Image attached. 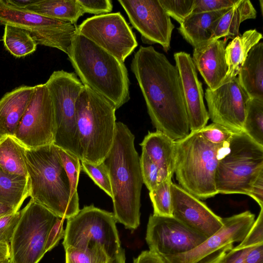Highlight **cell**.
<instances>
[{"label":"cell","instance_id":"cell-31","mask_svg":"<svg viewBox=\"0 0 263 263\" xmlns=\"http://www.w3.org/2000/svg\"><path fill=\"white\" fill-rule=\"evenodd\" d=\"M243 132L263 146V98H250L246 103Z\"/></svg>","mask_w":263,"mask_h":263},{"label":"cell","instance_id":"cell-19","mask_svg":"<svg viewBox=\"0 0 263 263\" xmlns=\"http://www.w3.org/2000/svg\"><path fill=\"white\" fill-rule=\"evenodd\" d=\"M174 57L181 81L190 132H197L206 126L209 120L202 83L190 54L180 51L175 53Z\"/></svg>","mask_w":263,"mask_h":263},{"label":"cell","instance_id":"cell-10","mask_svg":"<svg viewBox=\"0 0 263 263\" xmlns=\"http://www.w3.org/2000/svg\"><path fill=\"white\" fill-rule=\"evenodd\" d=\"M21 211L10 242L9 263H38L49 233L58 217L30 199Z\"/></svg>","mask_w":263,"mask_h":263},{"label":"cell","instance_id":"cell-37","mask_svg":"<svg viewBox=\"0 0 263 263\" xmlns=\"http://www.w3.org/2000/svg\"><path fill=\"white\" fill-rule=\"evenodd\" d=\"M170 16L180 24L193 11L194 0H159Z\"/></svg>","mask_w":263,"mask_h":263},{"label":"cell","instance_id":"cell-24","mask_svg":"<svg viewBox=\"0 0 263 263\" xmlns=\"http://www.w3.org/2000/svg\"><path fill=\"white\" fill-rule=\"evenodd\" d=\"M239 84L250 98H263V43L249 51L238 74Z\"/></svg>","mask_w":263,"mask_h":263},{"label":"cell","instance_id":"cell-25","mask_svg":"<svg viewBox=\"0 0 263 263\" xmlns=\"http://www.w3.org/2000/svg\"><path fill=\"white\" fill-rule=\"evenodd\" d=\"M13 1L28 10L74 25L85 14L77 0H29L26 3Z\"/></svg>","mask_w":263,"mask_h":263},{"label":"cell","instance_id":"cell-16","mask_svg":"<svg viewBox=\"0 0 263 263\" xmlns=\"http://www.w3.org/2000/svg\"><path fill=\"white\" fill-rule=\"evenodd\" d=\"M132 26L140 33L142 42L159 44L166 52L174 25L159 0H118Z\"/></svg>","mask_w":263,"mask_h":263},{"label":"cell","instance_id":"cell-51","mask_svg":"<svg viewBox=\"0 0 263 263\" xmlns=\"http://www.w3.org/2000/svg\"><path fill=\"white\" fill-rule=\"evenodd\" d=\"M259 3H260L261 12V13L262 14L263 1H262V0L259 1Z\"/></svg>","mask_w":263,"mask_h":263},{"label":"cell","instance_id":"cell-42","mask_svg":"<svg viewBox=\"0 0 263 263\" xmlns=\"http://www.w3.org/2000/svg\"><path fill=\"white\" fill-rule=\"evenodd\" d=\"M84 13L99 15L109 13L113 6L110 0H77Z\"/></svg>","mask_w":263,"mask_h":263},{"label":"cell","instance_id":"cell-40","mask_svg":"<svg viewBox=\"0 0 263 263\" xmlns=\"http://www.w3.org/2000/svg\"><path fill=\"white\" fill-rule=\"evenodd\" d=\"M21 211L0 218V242L10 244L15 228L20 218Z\"/></svg>","mask_w":263,"mask_h":263},{"label":"cell","instance_id":"cell-1","mask_svg":"<svg viewBox=\"0 0 263 263\" xmlns=\"http://www.w3.org/2000/svg\"><path fill=\"white\" fill-rule=\"evenodd\" d=\"M130 68L144 97L152 123L176 141L190 128L178 70L152 46H140Z\"/></svg>","mask_w":263,"mask_h":263},{"label":"cell","instance_id":"cell-48","mask_svg":"<svg viewBox=\"0 0 263 263\" xmlns=\"http://www.w3.org/2000/svg\"><path fill=\"white\" fill-rule=\"evenodd\" d=\"M10 258V246L0 242V261H8Z\"/></svg>","mask_w":263,"mask_h":263},{"label":"cell","instance_id":"cell-8","mask_svg":"<svg viewBox=\"0 0 263 263\" xmlns=\"http://www.w3.org/2000/svg\"><path fill=\"white\" fill-rule=\"evenodd\" d=\"M116 222L113 213L93 204L85 206L67 219L64 248L100 245L111 259L121 248Z\"/></svg>","mask_w":263,"mask_h":263},{"label":"cell","instance_id":"cell-5","mask_svg":"<svg viewBox=\"0 0 263 263\" xmlns=\"http://www.w3.org/2000/svg\"><path fill=\"white\" fill-rule=\"evenodd\" d=\"M115 106L84 86L76 102L77 151L80 161L98 164L110 151L115 138Z\"/></svg>","mask_w":263,"mask_h":263},{"label":"cell","instance_id":"cell-27","mask_svg":"<svg viewBox=\"0 0 263 263\" xmlns=\"http://www.w3.org/2000/svg\"><path fill=\"white\" fill-rule=\"evenodd\" d=\"M256 14V10L250 1L237 0L219 18L210 40L234 39L239 34L240 24L247 20L255 18Z\"/></svg>","mask_w":263,"mask_h":263},{"label":"cell","instance_id":"cell-32","mask_svg":"<svg viewBox=\"0 0 263 263\" xmlns=\"http://www.w3.org/2000/svg\"><path fill=\"white\" fill-rule=\"evenodd\" d=\"M65 250L66 263H108L111 259L100 245L78 248L69 247Z\"/></svg>","mask_w":263,"mask_h":263},{"label":"cell","instance_id":"cell-14","mask_svg":"<svg viewBox=\"0 0 263 263\" xmlns=\"http://www.w3.org/2000/svg\"><path fill=\"white\" fill-rule=\"evenodd\" d=\"M55 121L53 106L45 84L34 86L30 102L14 137L27 148L53 144Z\"/></svg>","mask_w":263,"mask_h":263},{"label":"cell","instance_id":"cell-28","mask_svg":"<svg viewBox=\"0 0 263 263\" xmlns=\"http://www.w3.org/2000/svg\"><path fill=\"white\" fill-rule=\"evenodd\" d=\"M29 196L28 177L9 174L0 167V203L12 208L17 212Z\"/></svg>","mask_w":263,"mask_h":263},{"label":"cell","instance_id":"cell-4","mask_svg":"<svg viewBox=\"0 0 263 263\" xmlns=\"http://www.w3.org/2000/svg\"><path fill=\"white\" fill-rule=\"evenodd\" d=\"M25 156L31 199L64 219L77 214L79 211L70 202V182L58 147L51 144L26 148Z\"/></svg>","mask_w":263,"mask_h":263},{"label":"cell","instance_id":"cell-39","mask_svg":"<svg viewBox=\"0 0 263 263\" xmlns=\"http://www.w3.org/2000/svg\"><path fill=\"white\" fill-rule=\"evenodd\" d=\"M263 242V208L244 239L236 247H250Z\"/></svg>","mask_w":263,"mask_h":263},{"label":"cell","instance_id":"cell-22","mask_svg":"<svg viewBox=\"0 0 263 263\" xmlns=\"http://www.w3.org/2000/svg\"><path fill=\"white\" fill-rule=\"evenodd\" d=\"M140 145L142 152L158 166L164 178L172 179L174 174L175 141L156 130L148 132Z\"/></svg>","mask_w":263,"mask_h":263},{"label":"cell","instance_id":"cell-21","mask_svg":"<svg viewBox=\"0 0 263 263\" xmlns=\"http://www.w3.org/2000/svg\"><path fill=\"white\" fill-rule=\"evenodd\" d=\"M34 86L22 85L6 92L0 99V138L14 137L30 102Z\"/></svg>","mask_w":263,"mask_h":263},{"label":"cell","instance_id":"cell-47","mask_svg":"<svg viewBox=\"0 0 263 263\" xmlns=\"http://www.w3.org/2000/svg\"><path fill=\"white\" fill-rule=\"evenodd\" d=\"M244 263H263V242L250 248L245 257Z\"/></svg>","mask_w":263,"mask_h":263},{"label":"cell","instance_id":"cell-9","mask_svg":"<svg viewBox=\"0 0 263 263\" xmlns=\"http://www.w3.org/2000/svg\"><path fill=\"white\" fill-rule=\"evenodd\" d=\"M45 84L54 111L53 144L78 157L76 102L84 85L74 72L63 70L53 71Z\"/></svg>","mask_w":263,"mask_h":263},{"label":"cell","instance_id":"cell-11","mask_svg":"<svg viewBox=\"0 0 263 263\" xmlns=\"http://www.w3.org/2000/svg\"><path fill=\"white\" fill-rule=\"evenodd\" d=\"M0 24L26 30L37 45L57 48L66 53L77 27L28 10L13 0H0Z\"/></svg>","mask_w":263,"mask_h":263},{"label":"cell","instance_id":"cell-46","mask_svg":"<svg viewBox=\"0 0 263 263\" xmlns=\"http://www.w3.org/2000/svg\"><path fill=\"white\" fill-rule=\"evenodd\" d=\"M134 263H167L160 255L152 251H144L134 260Z\"/></svg>","mask_w":263,"mask_h":263},{"label":"cell","instance_id":"cell-38","mask_svg":"<svg viewBox=\"0 0 263 263\" xmlns=\"http://www.w3.org/2000/svg\"><path fill=\"white\" fill-rule=\"evenodd\" d=\"M198 132L207 141L216 145L228 143L234 133L228 128L215 123L205 126Z\"/></svg>","mask_w":263,"mask_h":263},{"label":"cell","instance_id":"cell-35","mask_svg":"<svg viewBox=\"0 0 263 263\" xmlns=\"http://www.w3.org/2000/svg\"><path fill=\"white\" fill-rule=\"evenodd\" d=\"M81 168L100 189L112 198V193L107 169L102 162L98 164L81 161Z\"/></svg>","mask_w":263,"mask_h":263},{"label":"cell","instance_id":"cell-43","mask_svg":"<svg viewBox=\"0 0 263 263\" xmlns=\"http://www.w3.org/2000/svg\"><path fill=\"white\" fill-rule=\"evenodd\" d=\"M64 219L58 217L51 228L48 235L46 245L45 252L51 251L58 245L60 240L64 238L65 230L63 229Z\"/></svg>","mask_w":263,"mask_h":263},{"label":"cell","instance_id":"cell-26","mask_svg":"<svg viewBox=\"0 0 263 263\" xmlns=\"http://www.w3.org/2000/svg\"><path fill=\"white\" fill-rule=\"evenodd\" d=\"M262 39V35L256 29H250L242 34H239L229 42L225 49L228 69L222 84L237 77L249 51Z\"/></svg>","mask_w":263,"mask_h":263},{"label":"cell","instance_id":"cell-3","mask_svg":"<svg viewBox=\"0 0 263 263\" xmlns=\"http://www.w3.org/2000/svg\"><path fill=\"white\" fill-rule=\"evenodd\" d=\"M81 83L118 109L130 99L129 80L124 63L76 33L67 53Z\"/></svg>","mask_w":263,"mask_h":263},{"label":"cell","instance_id":"cell-30","mask_svg":"<svg viewBox=\"0 0 263 263\" xmlns=\"http://www.w3.org/2000/svg\"><path fill=\"white\" fill-rule=\"evenodd\" d=\"M2 40L6 49L17 58L33 53L37 45L26 30L12 25L5 26Z\"/></svg>","mask_w":263,"mask_h":263},{"label":"cell","instance_id":"cell-45","mask_svg":"<svg viewBox=\"0 0 263 263\" xmlns=\"http://www.w3.org/2000/svg\"><path fill=\"white\" fill-rule=\"evenodd\" d=\"M248 196L255 200L260 208H263V173L255 180Z\"/></svg>","mask_w":263,"mask_h":263},{"label":"cell","instance_id":"cell-15","mask_svg":"<svg viewBox=\"0 0 263 263\" xmlns=\"http://www.w3.org/2000/svg\"><path fill=\"white\" fill-rule=\"evenodd\" d=\"M206 238L173 216L153 214L149 217L145 240L149 250L162 256L189 252Z\"/></svg>","mask_w":263,"mask_h":263},{"label":"cell","instance_id":"cell-34","mask_svg":"<svg viewBox=\"0 0 263 263\" xmlns=\"http://www.w3.org/2000/svg\"><path fill=\"white\" fill-rule=\"evenodd\" d=\"M172 179H167L149 191L154 214L162 216H173L171 193Z\"/></svg>","mask_w":263,"mask_h":263},{"label":"cell","instance_id":"cell-18","mask_svg":"<svg viewBox=\"0 0 263 263\" xmlns=\"http://www.w3.org/2000/svg\"><path fill=\"white\" fill-rule=\"evenodd\" d=\"M173 217L194 232L208 238L223 226L222 218L179 185H171Z\"/></svg>","mask_w":263,"mask_h":263},{"label":"cell","instance_id":"cell-52","mask_svg":"<svg viewBox=\"0 0 263 263\" xmlns=\"http://www.w3.org/2000/svg\"><path fill=\"white\" fill-rule=\"evenodd\" d=\"M0 263H9V260H8V261H0Z\"/></svg>","mask_w":263,"mask_h":263},{"label":"cell","instance_id":"cell-23","mask_svg":"<svg viewBox=\"0 0 263 263\" xmlns=\"http://www.w3.org/2000/svg\"><path fill=\"white\" fill-rule=\"evenodd\" d=\"M229 8L191 13L180 24L178 31L187 42L195 47L211 39L218 20Z\"/></svg>","mask_w":263,"mask_h":263},{"label":"cell","instance_id":"cell-13","mask_svg":"<svg viewBox=\"0 0 263 263\" xmlns=\"http://www.w3.org/2000/svg\"><path fill=\"white\" fill-rule=\"evenodd\" d=\"M77 33L123 63L138 46L135 34L120 12L87 18L77 27Z\"/></svg>","mask_w":263,"mask_h":263},{"label":"cell","instance_id":"cell-44","mask_svg":"<svg viewBox=\"0 0 263 263\" xmlns=\"http://www.w3.org/2000/svg\"><path fill=\"white\" fill-rule=\"evenodd\" d=\"M251 247L239 248L236 246L227 253L221 263H244L245 257Z\"/></svg>","mask_w":263,"mask_h":263},{"label":"cell","instance_id":"cell-2","mask_svg":"<svg viewBox=\"0 0 263 263\" xmlns=\"http://www.w3.org/2000/svg\"><path fill=\"white\" fill-rule=\"evenodd\" d=\"M134 141L135 136L127 125L117 122L112 146L102 162L110 178L115 219L131 230L140 224L143 184L140 157Z\"/></svg>","mask_w":263,"mask_h":263},{"label":"cell","instance_id":"cell-36","mask_svg":"<svg viewBox=\"0 0 263 263\" xmlns=\"http://www.w3.org/2000/svg\"><path fill=\"white\" fill-rule=\"evenodd\" d=\"M140 159L143 183L149 191L154 190L161 182L167 180L164 178L159 168L146 153L142 152Z\"/></svg>","mask_w":263,"mask_h":263},{"label":"cell","instance_id":"cell-49","mask_svg":"<svg viewBox=\"0 0 263 263\" xmlns=\"http://www.w3.org/2000/svg\"><path fill=\"white\" fill-rule=\"evenodd\" d=\"M108 263H126L124 250L121 248L118 253Z\"/></svg>","mask_w":263,"mask_h":263},{"label":"cell","instance_id":"cell-33","mask_svg":"<svg viewBox=\"0 0 263 263\" xmlns=\"http://www.w3.org/2000/svg\"><path fill=\"white\" fill-rule=\"evenodd\" d=\"M58 148L63 165L70 182V200L71 204L75 209L80 211L77 187L81 169V161L74 155L59 147Z\"/></svg>","mask_w":263,"mask_h":263},{"label":"cell","instance_id":"cell-20","mask_svg":"<svg viewBox=\"0 0 263 263\" xmlns=\"http://www.w3.org/2000/svg\"><path fill=\"white\" fill-rule=\"evenodd\" d=\"M227 40H210L194 47L193 63L210 89L222 83L228 71L225 57Z\"/></svg>","mask_w":263,"mask_h":263},{"label":"cell","instance_id":"cell-17","mask_svg":"<svg viewBox=\"0 0 263 263\" xmlns=\"http://www.w3.org/2000/svg\"><path fill=\"white\" fill-rule=\"evenodd\" d=\"M209 119L234 133L243 132L246 104L250 99L237 77L205 93Z\"/></svg>","mask_w":263,"mask_h":263},{"label":"cell","instance_id":"cell-41","mask_svg":"<svg viewBox=\"0 0 263 263\" xmlns=\"http://www.w3.org/2000/svg\"><path fill=\"white\" fill-rule=\"evenodd\" d=\"M237 0H194L192 13L208 12L229 8Z\"/></svg>","mask_w":263,"mask_h":263},{"label":"cell","instance_id":"cell-7","mask_svg":"<svg viewBox=\"0 0 263 263\" xmlns=\"http://www.w3.org/2000/svg\"><path fill=\"white\" fill-rule=\"evenodd\" d=\"M263 173V146L243 132L234 133L215 174L218 193L248 195L258 176Z\"/></svg>","mask_w":263,"mask_h":263},{"label":"cell","instance_id":"cell-29","mask_svg":"<svg viewBox=\"0 0 263 263\" xmlns=\"http://www.w3.org/2000/svg\"><path fill=\"white\" fill-rule=\"evenodd\" d=\"M26 147L15 137L0 138V167L5 172L28 177L26 164Z\"/></svg>","mask_w":263,"mask_h":263},{"label":"cell","instance_id":"cell-12","mask_svg":"<svg viewBox=\"0 0 263 263\" xmlns=\"http://www.w3.org/2000/svg\"><path fill=\"white\" fill-rule=\"evenodd\" d=\"M255 221L249 211L222 218L223 226L191 251L162 257L167 263H221L235 242H240Z\"/></svg>","mask_w":263,"mask_h":263},{"label":"cell","instance_id":"cell-6","mask_svg":"<svg viewBox=\"0 0 263 263\" xmlns=\"http://www.w3.org/2000/svg\"><path fill=\"white\" fill-rule=\"evenodd\" d=\"M228 146L211 144L198 131L175 141L174 173L179 185L199 199L217 194L216 172Z\"/></svg>","mask_w":263,"mask_h":263},{"label":"cell","instance_id":"cell-50","mask_svg":"<svg viewBox=\"0 0 263 263\" xmlns=\"http://www.w3.org/2000/svg\"><path fill=\"white\" fill-rule=\"evenodd\" d=\"M13 213L15 212L12 208L0 203V218Z\"/></svg>","mask_w":263,"mask_h":263}]
</instances>
